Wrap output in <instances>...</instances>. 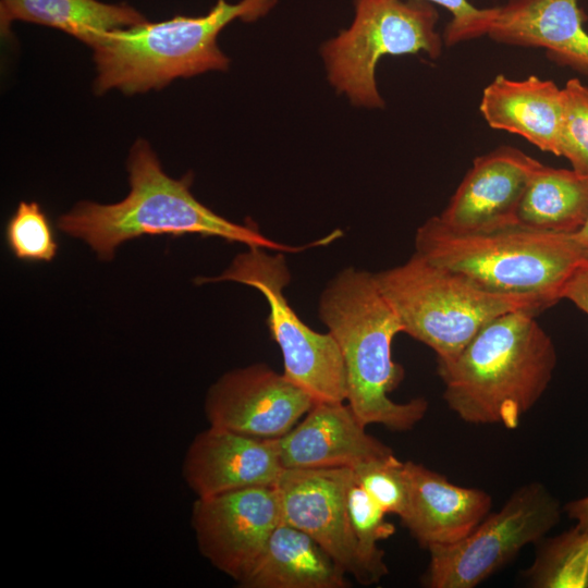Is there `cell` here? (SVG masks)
Listing matches in <instances>:
<instances>
[{
  "label": "cell",
  "instance_id": "obj_30",
  "mask_svg": "<svg viewBox=\"0 0 588 588\" xmlns=\"http://www.w3.org/2000/svg\"><path fill=\"white\" fill-rule=\"evenodd\" d=\"M574 235L580 245L588 252V218L585 224L574 233Z\"/></svg>",
  "mask_w": 588,
  "mask_h": 588
},
{
  "label": "cell",
  "instance_id": "obj_8",
  "mask_svg": "<svg viewBox=\"0 0 588 588\" xmlns=\"http://www.w3.org/2000/svg\"><path fill=\"white\" fill-rule=\"evenodd\" d=\"M215 278L200 277L196 283L233 281L256 289L266 298L270 335L283 359V375L306 392L314 402H344L347 381L341 350L327 333L308 327L291 307L284 294L291 273L282 253L248 247Z\"/></svg>",
  "mask_w": 588,
  "mask_h": 588
},
{
  "label": "cell",
  "instance_id": "obj_23",
  "mask_svg": "<svg viewBox=\"0 0 588 588\" xmlns=\"http://www.w3.org/2000/svg\"><path fill=\"white\" fill-rule=\"evenodd\" d=\"M347 511L360 558L373 583L388 574L384 553L378 542L394 535L395 527L387 513L365 492L354 474L347 488Z\"/></svg>",
  "mask_w": 588,
  "mask_h": 588
},
{
  "label": "cell",
  "instance_id": "obj_3",
  "mask_svg": "<svg viewBox=\"0 0 588 588\" xmlns=\"http://www.w3.org/2000/svg\"><path fill=\"white\" fill-rule=\"evenodd\" d=\"M318 317L341 350L346 402L359 421L394 431L415 427L425 417L428 402L416 397L396 403L389 397L404 376L392 359L393 339L403 328L375 273L353 267L341 270L320 294Z\"/></svg>",
  "mask_w": 588,
  "mask_h": 588
},
{
  "label": "cell",
  "instance_id": "obj_13",
  "mask_svg": "<svg viewBox=\"0 0 588 588\" xmlns=\"http://www.w3.org/2000/svg\"><path fill=\"white\" fill-rule=\"evenodd\" d=\"M540 164L512 146L477 157L439 220L456 231H485L518 222L519 203Z\"/></svg>",
  "mask_w": 588,
  "mask_h": 588
},
{
  "label": "cell",
  "instance_id": "obj_1",
  "mask_svg": "<svg viewBox=\"0 0 588 588\" xmlns=\"http://www.w3.org/2000/svg\"><path fill=\"white\" fill-rule=\"evenodd\" d=\"M127 171L131 189L123 200L82 201L58 220L62 232L86 242L102 260L112 259L122 243L143 235L198 234L279 253L327 245L324 237L305 246L285 245L265 236L254 223L240 224L217 215L193 196V174L179 180L167 175L144 139L133 145Z\"/></svg>",
  "mask_w": 588,
  "mask_h": 588
},
{
  "label": "cell",
  "instance_id": "obj_17",
  "mask_svg": "<svg viewBox=\"0 0 588 588\" xmlns=\"http://www.w3.org/2000/svg\"><path fill=\"white\" fill-rule=\"evenodd\" d=\"M518 47L543 48L560 65L588 74V33L578 0H509L487 34Z\"/></svg>",
  "mask_w": 588,
  "mask_h": 588
},
{
  "label": "cell",
  "instance_id": "obj_12",
  "mask_svg": "<svg viewBox=\"0 0 588 588\" xmlns=\"http://www.w3.org/2000/svg\"><path fill=\"white\" fill-rule=\"evenodd\" d=\"M315 404L283 373L254 364L222 375L208 390L210 426L262 439L286 434Z\"/></svg>",
  "mask_w": 588,
  "mask_h": 588
},
{
  "label": "cell",
  "instance_id": "obj_7",
  "mask_svg": "<svg viewBox=\"0 0 588 588\" xmlns=\"http://www.w3.org/2000/svg\"><path fill=\"white\" fill-rule=\"evenodd\" d=\"M434 4L417 0H354L351 25L320 49L330 85L356 107H384L376 66L384 56L426 53L437 59L443 37Z\"/></svg>",
  "mask_w": 588,
  "mask_h": 588
},
{
  "label": "cell",
  "instance_id": "obj_5",
  "mask_svg": "<svg viewBox=\"0 0 588 588\" xmlns=\"http://www.w3.org/2000/svg\"><path fill=\"white\" fill-rule=\"evenodd\" d=\"M416 254L466 274L487 289L542 296L554 305L588 252L574 234L543 231L519 222L485 231H456L438 216L415 235Z\"/></svg>",
  "mask_w": 588,
  "mask_h": 588
},
{
  "label": "cell",
  "instance_id": "obj_28",
  "mask_svg": "<svg viewBox=\"0 0 588 588\" xmlns=\"http://www.w3.org/2000/svg\"><path fill=\"white\" fill-rule=\"evenodd\" d=\"M562 299H567L588 316V259L583 261L567 280Z\"/></svg>",
  "mask_w": 588,
  "mask_h": 588
},
{
  "label": "cell",
  "instance_id": "obj_9",
  "mask_svg": "<svg viewBox=\"0 0 588 588\" xmlns=\"http://www.w3.org/2000/svg\"><path fill=\"white\" fill-rule=\"evenodd\" d=\"M560 517V503L549 490L540 482L527 483L463 539L429 548L422 584L429 588L476 587L525 546L543 539Z\"/></svg>",
  "mask_w": 588,
  "mask_h": 588
},
{
  "label": "cell",
  "instance_id": "obj_25",
  "mask_svg": "<svg viewBox=\"0 0 588 588\" xmlns=\"http://www.w3.org/2000/svg\"><path fill=\"white\" fill-rule=\"evenodd\" d=\"M352 470L359 486L387 514L404 517L409 500L405 462L390 453L363 462Z\"/></svg>",
  "mask_w": 588,
  "mask_h": 588
},
{
  "label": "cell",
  "instance_id": "obj_27",
  "mask_svg": "<svg viewBox=\"0 0 588 588\" xmlns=\"http://www.w3.org/2000/svg\"><path fill=\"white\" fill-rule=\"evenodd\" d=\"M440 5L449 11L451 20L442 34L445 46L487 36L497 15L498 7L477 8L468 0H417Z\"/></svg>",
  "mask_w": 588,
  "mask_h": 588
},
{
  "label": "cell",
  "instance_id": "obj_18",
  "mask_svg": "<svg viewBox=\"0 0 588 588\" xmlns=\"http://www.w3.org/2000/svg\"><path fill=\"white\" fill-rule=\"evenodd\" d=\"M479 111L490 127L522 136L540 150L560 156L563 94L553 81L498 75L483 89Z\"/></svg>",
  "mask_w": 588,
  "mask_h": 588
},
{
  "label": "cell",
  "instance_id": "obj_11",
  "mask_svg": "<svg viewBox=\"0 0 588 588\" xmlns=\"http://www.w3.org/2000/svg\"><path fill=\"white\" fill-rule=\"evenodd\" d=\"M352 468H284L275 488L282 522L319 543L363 585L375 584L357 547L347 511Z\"/></svg>",
  "mask_w": 588,
  "mask_h": 588
},
{
  "label": "cell",
  "instance_id": "obj_29",
  "mask_svg": "<svg viewBox=\"0 0 588 588\" xmlns=\"http://www.w3.org/2000/svg\"><path fill=\"white\" fill-rule=\"evenodd\" d=\"M564 510L579 527L588 529V495L569 502Z\"/></svg>",
  "mask_w": 588,
  "mask_h": 588
},
{
  "label": "cell",
  "instance_id": "obj_16",
  "mask_svg": "<svg viewBox=\"0 0 588 588\" xmlns=\"http://www.w3.org/2000/svg\"><path fill=\"white\" fill-rule=\"evenodd\" d=\"M405 468L409 500L401 520L422 548L463 539L489 514L492 500L486 491L454 485L412 461L405 462Z\"/></svg>",
  "mask_w": 588,
  "mask_h": 588
},
{
  "label": "cell",
  "instance_id": "obj_24",
  "mask_svg": "<svg viewBox=\"0 0 588 588\" xmlns=\"http://www.w3.org/2000/svg\"><path fill=\"white\" fill-rule=\"evenodd\" d=\"M5 240L14 256L23 261H50L58 242L47 215L35 201H21L5 226Z\"/></svg>",
  "mask_w": 588,
  "mask_h": 588
},
{
  "label": "cell",
  "instance_id": "obj_4",
  "mask_svg": "<svg viewBox=\"0 0 588 588\" xmlns=\"http://www.w3.org/2000/svg\"><path fill=\"white\" fill-rule=\"evenodd\" d=\"M275 4L277 0H218L206 15L146 21L108 32L91 47L94 89L132 95L160 89L179 77L225 71L230 60L218 46L219 33L235 20L255 22Z\"/></svg>",
  "mask_w": 588,
  "mask_h": 588
},
{
  "label": "cell",
  "instance_id": "obj_19",
  "mask_svg": "<svg viewBox=\"0 0 588 588\" xmlns=\"http://www.w3.org/2000/svg\"><path fill=\"white\" fill-rule=\"evenodd\" d=\"M347 573L311 537L281 523L242 588H345Z\"/></svg>",
  "mask_w": 588,
  "mask_h": 588
},
{
  "label": "cell",
  "instance_id": "obj_26",
  "mask_svg": "<svg viewBox=\"0 0 588 588\" xmlns=\"http://www.w3.org/2000/svg\"><path fill=\"white\" fill-rule=\"evenodd\" d=\"M562 94L560 156L569 161L572 170L588 177V86L571 78Z\"/></svg>",
  "mask_w": 588,
  "mask_h": 588
},
{
  "label": "cell",
  "instance_id": "obj_20",
  "mask_svg": "<svg viewBox=\"0 0 588 588\" xmlns=\"http://www.w3.org/2000/svg\"><path fill=\"white\" fill-rule=\"evenodd\" d=\"M22 21L60 29L90 48L106 33L135 26L146 17L133 7L98 0H0V29Z\"/></svg>",
  "mask_w": 588,
  "mask_h": 588
},
{
  "label": "cell",
  "instance_id": "obj_10",
  "mask_svg": "<svg viewBox=\"0 0 588 588\" xmlns=\"http://www.w3.org/2000/svg\"><path fill=\"white\" fill-rule=\"evenodd\" d=\"M281 523L275 486L197 498L191 516L201 555L237 584L252 571Z\"/></svg>",
  "mask_w": 588,
  "mask_h": 588
},
{
  "label": "cell",
  "instance_id": "obj_14",
  "mask_svg": "<svg viewBox=\"0 0 588 588\" xmlns=\"http://www.w3.org/2000/svg\"><path fill=\"white\" fill-rule=\"evenodd\" d=\"M277 439H262L210 426L195 436L182 475L197 498L274 487L283 471Z\"/></svg>",
  "mask_w": 588,
  "mask_h": 588
},
{
  "label": "cell",
  "instance_id": "obj_21",
  "mask_svg": "<svg viewBox=\"0 0 588 588\" xmlns=\"http://www.w3.org/2000/svg\"><path fill=\"white\" fill-rule=\"evenodd\" d=\"M588 218V177L574 170L540 164L517 210L519 223L535 229L576 233Z\"/></svg>",
  "mask_w": 588,
  "mask_h": 588
},
{
  "label": "cell",
  "instance_id": "obj_15",
  "mask_svg": "<svg viewBox=\"0 0 588 588\" xmlns=\"http://www.w3.org/2000/svg\"><path fill=\"white\" fill-rule=\"evenodd\" d=\"M277 443L283 468L353 469L363 462L393 453L366 431L344 402H316Z\"/></svg>",
  "mask_w": 588,
  "mask_h": 588
},
{
  "label": "cell",
  "instance_id": "obj_22",
  "mask_svg": "<svg viewBox=\"0 0 588 588\" xmlns=\"http://www.w3.org/2000/svg\"><path fill=\"white\" fill-rule=\"evenodd\" d=\"M524 578L532 588L588 587V529L575 527L541 539Z\"/></svg>",
  "mask_w": 588,
  "mask_h": 588
},
{
  "label": "cell",
  "instance_id": "obj_2",
  "mask_svg": "<svg viewBox=\"0 0 588 588\" xmlns=\"http://www.w3.org/2000/svg\"><path fill=\"white\" fill-rule=\"evenodd\" d=\"M536 316L525 310L502 315L453 359L437 360L443 399L460 419L515 429L542 396L558 355Z\"/></svg>",
  "mask_w": 588,
  "mask_h": 588
},
{
  "label": "cell",
  "instance_id": "obj_6",
  "mask_svg": "<svg viewBox=\"0 0 588 588\" xmlns=\"http://www.w3.org/2000/svg\"><path fill=\"white\" fill-rule=\"evenodd\" d=\"M378 286L401 321L403 332L446 362L502 315H536L554 304L530 294L485 287L466 274L414 254L405 264L375 273Z\"/></svg>",
  "mask_w": 588,
  "mask_h": 588
}]
</instances>
